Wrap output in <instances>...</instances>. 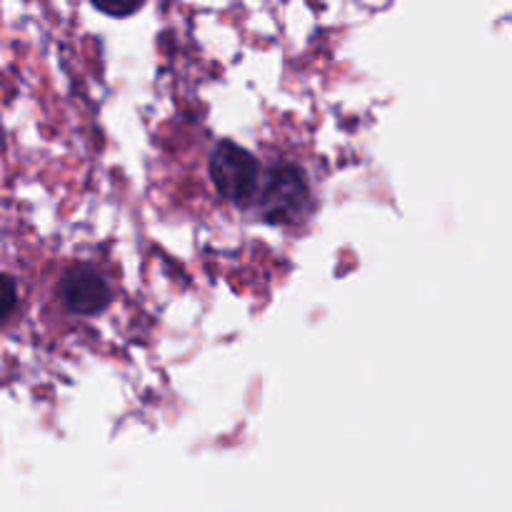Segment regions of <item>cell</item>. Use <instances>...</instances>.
<instances>
[{
	"label": "cell",
	"mask_w": 512,
	"mask_h": 512,
	"mask_svg": "<svg viewBox=\"0 0 512 512\" xmlns=\"http://www.w3.org/2000/svg\"><path fill=\"white\" fill-rule=\"evenodd\" d=\"M210 178L228 203L250 205L260 185V165L240 145L223 140L210 155Z\"/></svg>",
	"instance_id": "cell-2"
},
{
	"label": "cell",
	"mask_w": 512,
	"mask_h": 512,
	"mask_svg": "<svg viewBox=\"0 0 512 512\" xmlns=\"http://www.w3.org/2000/svg\"><path fill=\"white\" fill-rule=\"evenodd\" d=\"M255 205L263 220L275 225H293L310 205V188L298 165L280 163L260 178Z\"/></svg>",
	"instance_id": "cell-1"
},
{
	"label": "cell",
	"mask_w": 512,
	"mask_h": 512,
	"mask_svg": "<svg viewBox=\"0 0 512 512\" xmlns=\"http://www.w3.org/2000/svg\"><path fill=\"white\" fill-rule=\"evenodd\" d=\"M15 308H18V288H15L13 278L0 275V325L13 315Z\"/></svg>",
	"instance_id": "cell-5"
},
{
	"label": "cell",
	"mask_w": 512,
	"mask_h": 512,
	"mask_svg": "<svg viewBox=\"0 0 512 512\" xmlns=\"http://www.w3.org/2000/svg\"><path fill=\"white\" fill-rule=\"evenodd\" d=\"M100 13L113 15V18H128L143 8L145 0H90Z\"/></svg>",
	"instance_id": "cell-4"
},
{
	"label": "cell",
	"mask_w": 512,
	"mask_h": 512,
	"mask_svg": "<svg viewBox=\"0 0 512 512\" xmlns=\"http://www.w3.org/2000/svg\"><path fill=\"white\" fill-rule=\"evenodd\" d=\"M60 298L70 313L98 315L108 308L113 295L98 270L90 265H75L60 280Z\"/></svg>",
	"instance_id": "cell-3"
}]
</instances>
